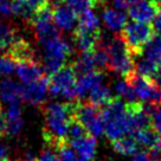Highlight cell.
I'll return each mask as SVG.
<instances>
[{"mask_svg": "<svg viewBox=\"0 0 161 161\" xmlns=\"http://www.w3.org/2000/svg\"><path fill=\"white\" fill-rule=\"evenodd\" d=\"M75 106L76 103L72 102H51L44 106L43 139L47 147L56 149L60 142L65 141L71 121L75 120Z\"/></svg>", "mask_w": 161, "mask_h": 161, "instance_id": "cell-1", "label": "cell"}, {"mask_svg": "<svg viewBox=\"0 0 161 161\" xmlns=\"http://www.w3.org/2000/svg\"><path fill=\"white\" fill-rule=\"evenodd\" d=\"M102 117L104 121V134L110 141L129 134L126 104L120 98H114L102 109Z\"/></svg>", "mask_w": 161, "mask_h": 161, "instance_id": "cell-2", "label": "cell"}, {"mask_svg": "<svg viewBox=\"0 0 161 161\" xmlns=\"http://www.w3.org/2000/svg\"><path fill=\"white\" fill-rule=\"evenodd\" d=\"M106 50L109 57L108 68L116 75L127 78L135 71L134 55L121 36H116L110 42H108Z\"/></svg>", "mask_w": 161, "mask_h": 161, "instance_id": "cell-3", "label": "cell"}, {"mask_svg": "<svg viewBox=\"0 0 161 161\" xmlns=\"http://www.w3.org/2000/svg\"><path fill=\"white\" fill-rule=\"evenodd\" d=\"M74 65H64L60 70L52 74L49 83V92L52 97H62L72 101L77 97V80Z\"/></svg>", "mask_w": 161, "mask_h": 161, "instance_id": "cell-4", "label": "cell"}, {"mask_svg": "<svg viewBox=\"0 0 161 161\" xmlns=\"http://www.w3.org/2000/svg\"><path fill=\"white\" fill-rule=\"evenodd\" d=\"M121 37L126 42L129 50L134 56L143 53L146 46L155 37V30L149 24L142 23H129L121 32Z\"/></svg>", "mask_w": 161, "mask_h": 161, "instance_id": "cell-5", "label": "cell"}, {"mask_svg": "<svg viewBox=\"0 0 161 161\" xmlns=\"http://www.w3.org/2000/svg\"><path fill=\"white\" fill-rule=\"evenodd\" d=\"M43 45L45 71L47 74H55L64 66L66 58L72 53V46L60 36L46 42Z\"/></svg>", "mask_w": 161, "mask_h": 161, "instance_id": "cell-6", "label": "cell"}, {"mask_svg": "<svg viewBox=\"0 0 161 161\" xmlns=\"http://www.w3.org/2000/svg\"><path fill=\"white\" fill-rule=\"evenodd\" d=\"M29 21L35 30L37 39L39 40L42 44L60 36L58 29L52 23L53 21L52 10L49 4L40 6L38 10H36L33 14L31 15Z\"/></svg>", "mask_w": 161, "mask_h": 161, "instance_id": "cell-7", "label": "cell"}, {"mask_svg": "<svg viewBox=\"0 0 161 161\" xmlns=\"http://www.w3.org/2000/svg\"><path fill=\"white\" fill-rule=\"evenodd\" d=\"M75 120L86 128L90 135L98 137L104 131V121L102 110L89 102H76Z\"/></svg>", "mask_w": 161, "mask_h": 161, "instance_id": "cell-8", "label": "cell"}, {"mask_svg": "<svg viewBox=\"0 0 161 161\" xmlns=\"http://www.w3.org/2000/svg\"><path fill=\"white\" fill-rule=\"evenodd\" d=\"M126 80L133 88L136 97L147 103L161 106V89L154 83L153 80L142 77L134 71L127 77Z\"/></svg>", "mask_w": 161, "mask_h": 161, "instance_id": "cell-9", "label": "cell"}, {"mask_svg": "<svg viewBox=\"0 0 161 161\" xmlns=\"http://www.w3.org/2000/svg\"><path fill=\"white\" fill-rule=\"evenodd\" d=\"M49 83H50V77L44 76L42 80H37L35 83L25 84V86L23 88V101L30 103L31 106H45Z\"/></svg>", "mask_w": 161, "mask_h": 161, "instance_id": "cell-10", "label": "cell"}, {"mask_svg": "<svg viewBox=\"0 0 161 161\" xmlns=\"http://www.w3.org/2000/svg\"><path fill=\"white\" fill-rule=\"evenodd\" d=\"M160 12V0H141L131 6L128 14L136 23L149 24Z\"/></svg>", "mask_w": 161, "mask_h": 161, "instance_id": "cell-11", "label": "cell"}, {"mask_svg": "<svg viewBox=\"0 0 161 161\" xmlns=\"http://www.w3.org/2000/svg\"><path fill=\"white\" fill-rule=\"evenodd\" d=\"M15 72L24 84H31L44 77V70L37 60H24L17 63Z\"/></svg>", "mask_w": 161, "mask_h": 161, "instance_id": "cell-12", "label": "cell"}, {"mask_svg": "<svg viewBox=\"0 0 161 161\" xmlns=\"http://www.w3.org/2000/svg\"><path fill=\"white\" fill-rule=\"evenodd\" d=\"M102 38V31L98 30H86L77 27L75 31L76 46L82 52H89L96 50Z\"/></svg>", "mask_w": 161, "mask_h": 161, "instance_id": "cell-13", "label": "cell"}, {"mask_svg": "<svg viewBox=\"0 0 161 161\" xmlns=\"http://www.w3.org/2000/svg\"><path fill=\"white\" fill-rule=\"evenodd\" d=\"M8 56L15 63L24 62V60H37L36 59V52L30 43L18 33L13 43L8 47Z\"/></svg>", "mask_w": 161, "mask_h": 161, "instance_id": "cell-14", "label": "cell"}, {"mask_svg": "<svg viewBox=\"0 0 161 161\" xmlns=\"http://www.w3.org/2000/svg\"><path fill=\"white\" fill-rule=\"evenodd\" d=\"M103 80H104V74L101 70H94L82 75L80 80H77V86H76L78 97L84 98L86 96H89L91 91L102 84Z\"/></svg>", "mask_w": 161, "mask_h": 161, "instance_id": "cell-15", "label": "cell"}, {"mask_svg": "<svg viewBox=\"0 0 161 161\" xmlns=\"http://www.w3.org/2000/svg\"><path fill=\"white\" fill-rule=\"evenodd\" d=\"M23 101V88L13 80H3L0 82V103L18 104Z\"/></svg>", "mask_w": 161, "mask_h": 161, "instance_id": "cell-16", "label": "cell"}, {"mask_svg": "<svg viewBox=\"0 0 161 161\" xmlns=\"http://www.w3.org/2000/svg\"><path fill=\"white\" fill-rule=\"evenodd\" d=\"M77 13L66 5H57L52 10V17L56 26L65 31H71L77 20Z\"/></svg>", "mask_w": 161, "mask_h": 161, "instance_id": "cell-17", "label": "cell"}, {"mask_svg": "<svg viewBox=\"0 0 161 161\" xmlns=\"http://www.w3.org/2000/svg\"><path fill=\"white\" fill-rule=\"evenodd\" d=\"M68 143L77 152V154L83 161L94 160L96 155V147H97L95 136L88 134L82 139H78L72 142H68Z\"/></svg>", "mask_w": 161, "mask_h": 161, "instance_id": "cell-18", "label": "cell"}, {"mask_svg": "<svg viewBox=\"0 0 161 161\" xmlns=\"http://www.w3.org/2000/svg\"><path fill=\"white\" fill-rule=\"evenodd\" d=\"M104 25L111 31L123 30L127 25V15L115 8H106L102 13Z\"/></svg>", "mask_w": 161, "mask_h": 161, "instance_id": "cell-19", "label": "cell"}, {"mask_svg": "<svg viewBox=\"0 0 161 161\" xmlns=\"http://www.w3.org/2000/svg\"><path fill=\"white\" fill-rule=\"evenodd\" d=\"M134 137H135L137 145L145 147V148H149V149L161 143V136L158 134V131L154 128H151V127L136 131L134 134Z\"/></svg>", "mask_w": 161, "mask_h": 161, "instance_id": "cell-20", "label": "cell"}, {"mask_svg": "<svg viewBox=\"0 0 161 161\" xmlns=\"http://www.w3.org/2000/svg\"><path fill=\"white\" fill-rule=\"evenodd\" d=\"M113 149L122 155H134L137 152V142L135 137L131 136H122L117 140L111 141Z\"/></svg>", "mask_w": 161, "mask_h": 161, "instance_id": "cell-21", "label": "cell"}, {"mask_svg": "<svg viewBox=\"0 0 161 161\" xmlns=\"http://www.w3.org/2000/svg\"><path fill=\"white\" fill-rule=\"evenodd\" d=\"M113 100H114V97L111 95V91L108 86H97L89 94V103L97 108H104Z\"/></svg>", "mask_w": 161, "mask_h": 161, "instance_id": "cell-22", "label": "cell"}, {"mask_svg": "<svg viewBox=\"0 0 161 161\" xmlns=\"http://www.w3.org/2000/svg\"><path fill=\"white\" fill-rule=\"evenodd\" d=\"M74 68L77 74L84 75L86 72L94 71L96 68V60H95V50L89 51V52H82V55L78 57L74 64Z\"/></svg>", "mask_w": 161, "mask_h": 161, "instance_id": "cell-23", "label": "cell"}, {"mask_svg": "<svg viewBox=\"0 0 161 161\" xmlns=\"http://www.w3.org/2000/svg\"><path fill=\"white\" fill-rule=\"evenodd\" d=\"M102 1L103 0H58V3L69 6L76 13H83L90 8H94Z\"/></svg>", "mask_w": 161, "mask_h": 161, "instance_id": "cell-24", "label": "cell"}, {"mask_svg": "<svg viewBox=\"0 0 161 161\" xmlns=\"http://www.w3.org/2000/svg\"><path fill=\"white\" fill-rule=\"evenodd\" d=\"M17 35H18V31L13 26L0 23V51L8 50Z\"/></svg>", "mask_w": 161, "mask_h": 161, "instance_id": "cell-25", "label": "cell"}, {"mask_svg": "<svg viewBox=\"0 0 161 161\" xmlns=\"http://www.w3.org/2000/svg\"><path fill=\"white\" fill-rule=\"evenodd\" d=\"M161 65H159L158 63L153 62V60L145 58V59L140 60L137 64L135 65V72L137 75L146 77V78H153L154 75L156 74V71L159 70V68Z\"/></svg>", "mask_w": 161, "mask_h": 161, "instance_id": "cell-26", "label": "cell"}, {"mask_svg": "<svg viewBox=\"0 0 161 161\" xmlns=\"http://www.w3.org/2000/svg\"><path fill=\"white\" fill-rule=\"evenodd\" d=\"M146 58L161 65V36H155L145 49Z\"/></svg>", "mask_w": 161, "mask_h": 161, "instance_id": "cell-27", "label": "cell"}, {"mask_svg": "<svg viewBox=\"0 0 161 161\" xmlns=\"http://www.w3.org/2000/svg\"><path fill=\"white\" fill-rule=\"evenodd\" d=\"M78 27L86 29V30H98L100 29V20L92 11L88 10L83 13H80V20H78Z\"/></svg>", "mask_w": 161, "mask_h": 161, "instance_id": "cell-28", "label": "cell"}, {"mask_svg": "<svg viewBox=\"0 0 161 161\" xmlns=\"http://www.w3.org/2000/svg\"><path fill=\"white\" fill-rule=\"evenodd\" d=\"M55 151H57L58 153L60 161H83L77 154V152H75V149L66 141L60 142Z\"/></svg>", "mask_w": 161, "mask_h": 161, "instance_id": "cell-29", "label": "cell"}, {"mask_svg": "<svg viewBox=\"0 0 161 161\" xmlns=\"http://www.w3.org/2000/svg\"><path fill=\"white\" fill-rule=\"evenodd\" d=\"M89 134L88 130H86L84 127L80 125L77 120L71 121L70 126H69V129H68V134H66V142H72V141H76L78 139H82Z\"/></svg>", "mask_w": 161, "mask_h": 161, "instance_id": "cell-30", "label": "cell"}, {"mask_svg": "<svg viewBox=\"0 0 161 161\" xmlns=\"http://www.w3.org/2000/svg\"><path fill=\"white\" fill-rule=\"evenodd\" d=\"M115 90L116 92L120 96L125 97L129 102H136V95L133 88L130 86V84L127 82V80H119L115 86Z\"/></svg>", "mask_w": 161, "mask_h": 161, "instance_id": "cell-31", "label": "cell"}, {"mask_svg": "<svg viewBox=\"0 0 161 161\" xmlns=\"http://www.w3.org/2000/svg\"><path fill=\"white\" fill-rule=\"evenodd\" d=\"M23 127H24V121L21 117L6 119V136H10V137L18 136Z\"/></svg>", "mask_w": 161, "mask_h": 161, "instance_id": "cell-32", "label": "cell"}, {"mask_svg": "<svg viewBox=\"0 0 161 161\" xmlns=\"http://www.w3.org/2000/svg\"><path fill=\"white\" fill-rule=\"evenodd\" d=\"M15 69V62L8 55L0 56V77L10 76Z\"/></svg>", "mask_w": 161, "mask_h": 161, "instance_id": "cell-33", "label": "cell"}, {"mask_svg": "<svg viewBox=\"0 0 161 161\" xmlns=\"http://www.w3.org/2000/svg\"><path fill=\"white\" fill-rule=\"evenodd\" d=\"M55 149H52L50 147H46L44 148L43 151L40 152L39 156H38V159L37 161H60L59 156L56 154Z\"/></svg>", "mask_w": 161, "mask_h": 161, "instance_id": "cell-34", "label": "cell"}, {"mask_svg": "<svg viewBox=\"0 0 161 161\" xmlns=\"http://www.w3.org/2000/svg\"><path fill=\"white\" fill-rule=\"evenodd\" d=\"M141 0H113V4L121 10H128L131 6H134Z\"/></svg>", "mask_w": 161, "mask_h": 161, "instance_id": "cell-35", "label": "cell"}, {"mask_svg": "<svg viewBox=\"0 0 161 161\" xmlns=\"http://www.w3.org/2000/svg\"><path fill=\"white\" fill-rule=\"evenodd\" d=\"M152 126L156 131L161 133V108L159 107L154 115L152 116Z\"/></svg>", "mask_w": 161, "mask_h": 161, "instance_id": "cell-36", "label": "cell"}, {"mask_svg": "<svg viewBox=\"0 0 161 161\" xmlns=\"http://www.w3.org/2000/svg\"><path fill=\"white\" fill-rule=\"evenodd\" d=\"M0 14L6 15V17L13 14V13H12V6H11V1H6V0H5V1L0 3Z\"/></svg>", "mask_w": 161, "mask_h": 161, "instance_id": "cell-37", "label": "cell"}, {"mask_svg": "<svg viewBox=\"0 0 161 161\" xmlns=\"http://www.w3.org/2000/svg\"><path fill=\"white\" fill-rule=\"evenodd\" d=\"M133 161H151L149 154L145 151H137L133 155Z\"/></svg>", "mask_w": 161, "mask_h": 161, "instance_id": "cell-38", "label": "cell"}, {"mask_svg": "<svg viewBox=\"0 0 161 161\" xmlns=\"http://www.w3.org/2000/svg\"><path fill=\"white\" fill-rule=\"evenodd\" d=\"M0 160L10 161V149L4 143H0Z\"/></svg>", "mask_w": 161, "mask_h": 161, "instance_id": "cell-39", "label": "cell"}, {"mask_svg": "<svg viewBox=\"0 0 161 161\" xmlns=\"http://www.w3.org/2000/svg\"><path fill=\"white\" fill-rule=\"evenodd\" d=\"M0 136H6V117L0 106Z\"/></svg>", "mask_w": 161, "mask_h": 161, "instance_id": "cell-40", "label": "cell"}, {"mask_svg": "<svg viewBox=\"0 0 161 161\" xmlns=\"http://www.w3.org/2000/svg\"><path fill=\"white\" fill-rule=\"evenodd\" d=\"M153 27H154V30L156 32H160L161 33V11L158 13V15H156L155 18H154V25H153Z\"/></svg>", "mask_w": 161, "mask_h": 161, "instance_id": "cell-41", "label": "cell"}, {"mask_svg": "<svg viewBox=\"0 0 161 161\" xmlns=\"http://www.w3.org/2000/svg\"><path fill=\"white\" fill-rule=\"evenodd\" d=\"M152 80H154V83L161 89V66L159 68V70L156 71V74L154 75V77H153Z\"/></svg>", "mask_w": 161, "mask_h": 161, "instance_id": "cell-42", "label": "cell"}, {"mask_svg": "<svg viewBox=\"0 0 161 161\" xmlns=\"http://www.w3.org/2000/svg\"><path fill=\"white\" fill-rule=\"evenodd\" d=\"M38 1H39L40 4H43V5L44 4H49V0H38Z\"/></svg>", "mask_w": 161, "mask_h": 161, "instance_id": "cell-43", "label": "cell"}, {"mask_svg": "<svg viewBox=\"0 0 161 161\" xmlns=\"http://www.w3.org/2000/svg\"><path fill=\"white\" fill-rule=\"evenodd\" d=\"M160 11H161V0H160Z\"/></svg>", "mask_w": 161, "mask_h": 161, "instance_id": "cell-44", "label": "cell"}, {"mask_svg": "<svg viewBox=\"0 0 161 161\" xmlns=\"http://www.w3.org/2000/svg\"><path fill=\"white\" fill-rule=\"evenodd\" d=\"M3 1H5V0H0V3H3Z\"/></svg>", "mask_w": 161, "mask_h": 161, "instance_id": "cell-45", "label": "cell"}, {"mask_svg": "<svg viewBox=\"0 0 161 161\" xmlns=\"http://www.w3.org/2000/svg\"><path fill=\"white\" fill-rule=\"evenodd\" d=\"M160 139H161V137H160Z\"/></svg>", "mask_w": 161, "mask_h": 161, "instance_id": "cell-46", "label": "cell"}]
</instances>
